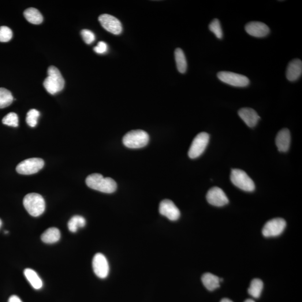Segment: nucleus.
Masks as SVG:
<instances>
[{"label":"nucleus","instance_id":"18","mask_svg":"<svg viewBox=\"0 0 302 302\" xmlns=\"http://www.w3.org/2000/svg\"><path fill=\"white\" fill-rule=\"evenodd\" d=\"M201 281L208 290L213 291L219 288L220 282L222 281V279L219 278L217 276L214 274L207 273L203 275Z\"/></svg>","mask_w":302,"mask_h":302},{"label":"nucleus","instance_id":"28","mask_svg":"<svg viewBox=\"0 0 302 302\" xmlns=\"http://www.w3.org/2000/svg\"><path fill=\"white\" fill-rule=\"evenodd\" d=\"M2 122L3 124L18 127V115L15 113H10L2 119Z\"/></svg>","mask_w":302,"mask_h":302},{"label":"nucleus","instance_id":"2","mask_svg":"<svg viewBox=\"0 0 302 302\" xmlns=\"http://www.w3.org/2000/svg\"><path fill=\"white\" fill-rule=\"evenodd\" d=\"M47 72L48 77L43 82L44 87L47 92L54 95L62 91L65 87V81L59 70L52 66L48 68Z\"/></svg>","mask_w":302,"mask_h":302},{"label":"nucleus","instance_id":"19","mask_svg":"<svg viewBox=\"0 0 302 302\" xmlns=\"http://www.w3.org/2000/svg\"><path fill=\"white\" fill-rule=\"evenodd\" d=\"M61 238V232L57 228L51 227L47 230L41 236V240L44 243L52 244L57 242Z\"/></svg>","mask_w":302,"mask_h":302},{"label":"nucleus","instance_id":"12","mask_svg":"<svg viewBox=\"0 0 302 302\" xmlns=\"http://www.w3.org/2000/svg\"><path fill=\"white\" fill-rule=\"evenodd\" d=\"M160 213L171 221H177L180 217V212L173 201L165 199L160 204Z\"/></svg>","mask_w":302,"mask_h":302},{"label":"nucleus","instance_id":"30","mask_svg":"<svg viewBox=\"0 0 302 302\" xmlns=\"http://www.w3.org/2000/svg\"><path fill=\"white\" fill-rule=\"evenodd\" d=\"M81 35L84 42L88 44H90L94 42L95 40V36L94 33L88 29H84L81 32Z\"/></svg>","mask_w":302,"mask_h":302},{"label":"nucleus","instance_id":"20","mask_svg":"<svg viewBox=\"0 0 302 302\" xmlns=\"http://www.w3.org/2000/svg\"><path fill=\"white\" fill-rule=\"evenodd\" d=\"M24 16L28 21L33 24L38 25L43 21V17L39 12V11L33 7L25 10L24 12Z\"/></svg>","mask_w":302,"mask_h":302},{"label":"nucleus","instance_id":"32","mask_svg":"<svg viewBox=\"0 0 302 302\" xmlns=\"http://www.w3.org/2000/svg\"><path fill=\"white\" fill-rule=\"evenodd\" d=\"M8 302H22L21 300L17 296L13 295L11 296L9 299Z\"/></svg>","mask_w":302,"mask_h":302},{"label":"nucleus","instance_id":"27","mask_svg":"<svg viewBox=\"0 0 302 302\" xmlns=\"http://www.w3.org/2000/svg\"><path fill=\"white\" fill-rule=\"evenodd\" d=\"M39 111L36 109L30 110L27 113L26 122L31 127H35L38 123V119L39 117Z\"/></svg>","mask_w":302,"mask_h":302},{"label":"nucleus","instance_id":"15","mask_svg":"<svg viewBox=\"0 0 302 302\" xmlns=\"http://www.w3.org/2000/svg\"><path fill=\"white\" fill-rule=\"evenodd\" d=\"M238 114L245 124L250 128L254 127L260 119L257 112L251 108H242L238 111Z\"/></svg>","mask_w":302,"mask_h":302},{"label":"nucleus","instance_id":"35","mask_svg":"<svg viewBox=\"0 0 302 302\" xmlns=\"http://www.w3.org/2000/svg\"><path fill=\"white\" fill-rule=\"evenodd\" d=\"M2 225V222L1 219H0V229H1Z\"/></svg>","mask_w":302,"mask_h":302},{"label":"nucleus","instance_id":"24","mask_svg":"<svg viewBox=\"0 0 302 302\" xmlns=\"http://www.w3.org/2000/svg\"><path fill=\"white\" fill-rule=\"evenodd\" d=\"M85 219L81 215H74L68 223V228L71 232L75 233L79 228H83L86 225Z\"/></svg>","mask_w":302,"mask_h":302},{"label":"nucleus","instance_id":"13","mask_svg":"<svg viewBox=\"0 0 302 302\" xmlns=\"http://www.w3.org/2000/svg\"><path fill=\"white\" fill-rule=\"evenodd\" d=\"M207 200L209 203L215 207H223L229 202L225 192L218 187H213L209 190Z\"/></svg>","mask_w":302,"mask_h":302},{"label":"nucleus","instance_id":"29","mask_svg":"<svg viewBox=\"0 0 302 302\" xmlns=\"http://www.w3.org/2000/svg\"><path fill=\"white\" fill-rule=\"evenodd\" d=\"M13 32L6 26L0 27V42H8L12 39Z\"/></svg>","mask_w":302,"mask_h":302},{"label":"nucleus","instance_id":"34","mask_svg":"<svg viewBox=\"0 0 302 302\" xmlns=\"http://www.w3.org/2000/svg\"><path fill=\"white\" fill-rule=\"evenodd\" d=\"M244 302H255L252 300L248 299L247 300H246Z\"/></svg>","mask_w":302,"mask_h":302},{"label":"nucleus","instance_id":"26","mask_svg":"<svg viewBox=\"0 0 302 302\" xmlns=\"http://www.w3.org/2000/svg\"><path fill=\"white\" fill-rule=\"evenodd\" d=\"M209 28L218 39H221L223 38V34L221 22L217 18H214L212 20L209 25Z\"/></svg>","mask_w":302,"mask_h":302},{"label":"nucleus","instance_id":"6","mask_svg":"<svg viewBox=\"0 0 302 302\" xmlns=\"http://www.w3.org/2000/svg\"><path fill=\"white\" fill-rule=\"evenodd\" d=\"M210 141V135L206 132L197 134L190 145L188 155L190 159L198 158L206 150Z\"/></svg>","mask_w":302,"mask_h":302},{"label":"nucleus","instance_id":"8","mask_svg":"<svg viewBox=\"0 0 302 302\" xmlns=\"http://www.w3.org/2000/svg\"><path fill=\"white\" fill-rule=\"evenodd\" d=\"M44 165V162L42 159H28L18 163L16 170L21 175H32L38 173L43 169Z\"/></svg>","mask_w":302,"mask_h":302},{"label":"nucleus","instance_id":"9","mask_svg":"<svg viewBox=\"0 0 302 302\" xmlns=\"http://www.w3.org/2000/svg\"><path fill=\"white\" fill-rule=\"evenodd\" d=\"M286 223L284 219L281 218L270 220L264 225L262 232L266 237H277L284 231Z\"/></svg>","mask_w":302,"mask_h":302},{"label":"nucleus","instance_id":"22","mask_svg":"<svg viewBox=\"0 0 302 302\" xmlns=\"http://www.w3.org/2000/svg\"><path fill=\"white\" fill-rule=\"evenodd\" d=\"M175 58L178 72L184 73L187 70V61L183 51L180 48H177L175 51Z\"/></svg>","mask_w":302,"mask_h":302},{"label":"nucleus","instance_id":"10","mask_svg":"<svg viewBox=\"0 0 302 302\" xmlns=\"http://www.w3.org/2000/svg\"><path fill=\"white\" fill-rule=\"evenodd\" d=\"M92 267L95 275L101 279L106 278L109 273V266L106 257L98 253L92 260Z\"/></svg>","mask_w":302,"mask_h":302},{"label":"nucleus","instance_id":"14","mask_svg":"<svg viewBox=\"0 0 302 302\" xmlns=\"http://www.w3.org/2000/svg\"><path fill=\"white\" fill-rule=\"evenodd\" d=\"M245 31L249 35L256 38H263L270 33L267 25L259 21H251L245 26Z\"/></svg>","mask_w":302,"mask_h":302},{"label":"nucleus","instance_id":"11","mask_svg":"<svg viewBox=\"0 0 302 302\" xmlns=\"http://www.w3.org/2000/svg\"><path fill=\"white\" fill-rule=\"evenodd\" d=\"M99 21L102 27L113 35H118L122 32L123 27L117 18L109 14H103L99 17Z\"/></svg>","mask_w":302,"mask_h":302},{"label":"nucleus","instance_id":"7","mask_svg":"<svg viewBox=\"0 0 302 302\" xmlns=\"http://www.w3.org/2000/svg\"><path fill=\"white\" fill-rule=\"evenodd\" d=\"M219 80L233 87L244 88L249 85V78L242 74L228 71H221L217 73Z\"/></svg>","mask_w":302,"mask_h":302},{"label":"nucleus","instance_id":"21","mask_svg":"<svg viewBox=\"0 0 302 302\" xmlns=\"http://www.w3.org/2000/svg\"><path fill=\"white\" fill-rule=\"evenodd\" d=\"M24 275L30 284L32 285L34 288L40 289L42 288L43 282L40 278L38 274L35 270L31 268H26L24 270Z\"/></svg>","mask_w":302,"mask_h":302},{"label":"nucleus","instance_id":"31","mask_svg":"<svg viewBox=\"0 0 302 302\" xmlns=\"http://www.w3.org/2000/svg\"><path fill=\"white\" fill-rule=\"evenodd\" d=\"M108 49L107 45L104 42H99L97 46L94 48V51L98 54H104L106 53Z\"/></svg>","mask_w":302,"mask_h":302},{"label":"nucleus","instance_id":"1","mask_svg":"<svg viewBox=\"0 0 302 302\" xmlns=\"http://www.w3.org/2000/svg\"><path fill=\"white\" fill-rule=\"evenodd\" d=\"M88 187L100 192L110 194L116 191L117 184L113 179L104 178L100 174L89 175L86 179Z\"/></svg>","mask_w":302,"mask_h":302},{"label":"nucleus","instance_id":"23","mask_svg":"<svg viewBox=\"0 0 302 302\" xmlns=\"http://www.w3.org/2000/svg\"><path fill=\"white\" fill-rule=\"evenodd\" d=\"M263 286L264 284L262 280L259 279H253L248 289L249 295L255 298H259L262 294Z\"/></svg>","mask_w":302,"mask_h":302},{"label":"nucleus","instance_id":"33","mask_svg":"<svg viewBox=\"0 0 302 302\" xmlns=\"http://www.w3.org/2000/svg\"><path fill=\"white\" fill-rule=\"evenodd\" d=\"M221 302H233L232 301L227 299V298H224L221 301Z\"/></svg>","mask_w":302,"mask_h":302},{"label":"nucleus","instance_id":"16","mask_svg":"<svg viewBox=\"0 0 302 302\" xmlns=\"http://www.w3.org/2000/svg\"><path fill=\"white\" fill-rule=\"evenodd\" d=\"M302 73V62L299 59L291 61L287 67L286 77L290 81H295L299 79Z\"/></svg>","mask_w":302,"mask_h":302},{"label":"nucleus","instance_id":"17","mask_svg":"<svg viewBox=\"0 0 302 302\" xmlns=\"http://www.w3.org/2000/svg\"><path fill=\"white\" fill-rule=\"evenodd\" d=\"M291 141L290 133L288 129H283L278 132L275 143L278 150L281 152L288 151Z\"/></svg>","mask_w":302,"mask_h":302},{"label":"nucleus","instance_id":"5","mask_svg":"<svg viewBox=\"0 0 302 302\" xmlns=\"http://www.w3.org/2000/svg\"><path fill=\"white\" fill-rule=\"evenodd\" d=\"M231 180L235 186L244 191L251 192L255 189L254 182L243 170H232Z\"/></svg>","mask_w":302,"mask_h":302},{"label":"nucleus","instance_id":"4","mask_svg":"<svg viewBox=\"0 0 302 302\" xmlns=\"http://www.w3.org/2000/svg\"><path fill=\"white\" fill-rule=\"evenodd\" d=\"M150 137L146 132L142 130H131L123 137V142L125 146L129 148H141L146 145Z\"/></svg>","mask_w":302,"mask_h":302},{"label":"nucleus","instance_id":"25","mask_svg":"<svg viewBox=\"0 0 302 302\" xmlns=\"http://www.w3.org/2000/svg\"><path fill=\"white\" fill-rule=\"evenodd\" d=\"M14 98L11 92L5 88H0V109H3L11 105Z\"/></svg>","mask_w":302,"mask_h":302},{"label":"nucleus","instance_id":"3","mask_svg":"<svg viewBox=\"0 0 302 302\" xmlns=\"http://www.w3.org/2000/svg\"><path fill=\"white\" fill-rule=\"evenodd\" d=\"M23 204L25 210L33 217H39L46 210V202L39 194L30 193L24 197Z\"/></svg>","mask_w":302,"mask_h":302}]
</instances>
